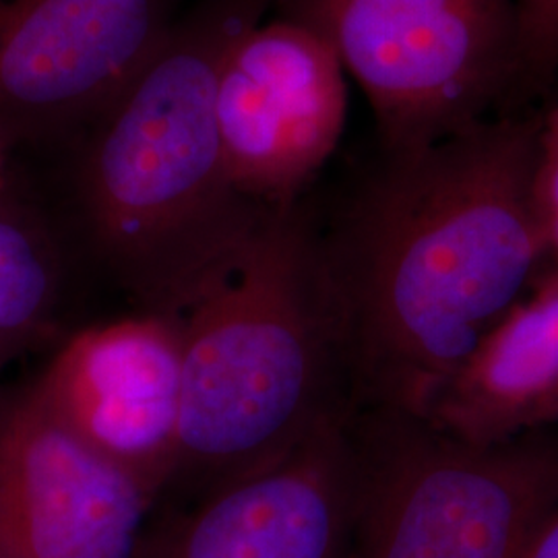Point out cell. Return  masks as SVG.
Masks as SVG:
<instances>
[{"label":"cell","mask_w":558,"mask_h":558,"mask_svg":"<svg viewBox=\"0 0 558 558\" xmlns=\"http://www.w3.org/2000/svg\"><path fill=\"white\" fill-rule=\"evenodd\" d=\"M538 122L509 110L420 149L380 151L338 216L319 223L356 410L422 418L538 276Z\"/></svg>","instance_id":"6da1fadb"},{"label":"cell","mask_w":558,"mask_h":558,"mask_svg":"<svg viewBox=\"0 0 558 558\" xmlns=\"http://www.w3.org/2000/svg\"><path fill=\"white\" fill-rule=\"evenodd\" d=\"M530 203L542 248V267L558 269V100L539 112Z\"/></svg>","instance_id":"4fadbf2b"},{"label":"cell","mask_w":558,"mask_h":558,"mask_svg":"<svg viewBox=\"0 0 558 558\" xmlns=\"http://www.w3.org/2000/svg\"><path fill=\"white\" fill-rule=\"evenodd\" d=\"M191 0H0V129L64 149L168 40Z\"/></svg>","instance_id":"8992f818"},{"label":"cell","mask_w":558,"mask_h":558,"mask_svg":"<svg viewBox=\"0 0 558 558\" xmlns=\"http://www.w3.org/2000/svg\"><path fill=\"white\" fill-rule=\"evenodd\" d=\"M21 149L25 147L20 141L13 140L0 129V199L21 191L17 180V158Z\"/></svg>","instance_id":"9a60e30c"},{"label":"cell","mask_w":558,"mask_h":558,"mask_svg":"<svg viewBox=\"0 0 558 558\" xmlns=\"http://www.w3.org/2000/svg\"><path fill=\"white\" fill-rule=\"evenodd\" d=\"M521 25L519 94L544 92L558 73V0H518Z\"/></svg>","instance_id":"5bb4252c"},{"label":"cell","mask_w":558,"mask_h":558,"mask_svg":"<svg viewBox=\"0 0 558 558\" xmlns=\"http://www.w3.org/2000/svg\"><path fill=\"white\" fill-rule=\"evenodd\" d=\"M352 414L143 536L137 558H348L356 513Z\"/></svg>","instance_id":"30bf717a"},{"label":"cell","mask_w":558,"mask_h":558,"mask_svg":"<svg viewBox=\"0 0 558 558\" xmlns=\"http://www.w3.org/2000/svg\"><path fill=\"white\" fill-rule=\"evenodd\" d=\"M356 513L348 558H521L558 500V430L499 445L414 414L354 410Z\"/></svg>","instance_id":"277c9868"},{"label":"cell","mask_w":558,"mask_h":558,"mask_svg":"<svg viewBox=\"0 0 558 558\" xmlns=\"http://www.w3.org/2000/svg\"><path fill=\"white\" fill-rule=\"evenodd\" d=\"M274 7L191 0L160 50L62 149L69 236L145 313L180 317L269 209L230 180L218 83L232 44Z\"/></svg>","instance_id":"7a4b0ae2"},{"label":"cell","mask_w":558,"mask_h":558,"mask_svg":"<svg viewBox=\"0 0 558 558\" xmlns=\"http://www.w3.org/2000/svg\"><path fill=\"white\" fill-rule=\"evenodd\" d=\"M32 389L66 430L154 499L170 488L184 393L179 317L141 311L85 327Z\"/></svg>","instance_id":"ba28073f"},{"label":"cell","mask_w":558,"mask_h":558,"mask_svg":"<svg viewBox=\"0 0 558 558\" xmlns=\"http://www.w3.org/2000/svg\"><path fill=\"white\" fill-rule=\"evenodd\" d=\"M521 558H558V500L539 523L534 538Z\"/></svg>","instance_id":"2e32d148"},{"label":"cell","mask_w":558,"mask_h":558,"mask_svg":"<svg viewBox=\"0 0 558 558\" xmlns=\"http://www.w3.org/2000/svg\"><path fill=\"white\" fill-rule=\"evenodd\" d=\"M154 502L32 387L0 391V558H137Z\"/></svg>","instance_id":"9c48e42d"},{"label":"cell","mask_w":558,"mask_h":558,"mask_svg":"<svg viewBox=\"0 0 558 558\" xmlns=\"http://www.w3.org/2000/svg\"><path fill=\"white\" fill-rule=\"evenodd\" d=\"M422 418L470 445H499L557 426L558 269H539L440 385Z\"/></svg>","instance_id":"8fae6325"},{"label":"cell","mask_w":558,"mask_h":558,"mask_svg":"<svg viewBox=\"0 0 558 558\" xmlns=\"http://www.w3.org/2000/svg\"><path fill=\"white\" fill-rule=\"evenodd\" d=\"M327 41L373 110L380 151L433 145L519 96L518 0H276Z\"/></svg>","instance_id":"5b68a950"},{"label":"cell","mask_w":558,"mask_h":558,"mask_svg":"<svg viewBox=\"0 0 558 558\" xmlns=\"http://www.w3.org/2000/svg\"><path fill=\"white\" fill-rule=\"evenodd\" d=\"M348 75L306 25L274 15L232 44L218 83V131L232 184L246 199H304L338 149Z\"/></svg>","instance_id":"52a82bcc"},{"label":"cell","mask_w":558,"mask_h":558,"mask_svg":"<svg viewBox=\"0 0 558 558\" xmlns=\"http://www.w3.org/2000/svg\"><path fill=\"white\" fill-rule=\"evenodd\" d=\"M179 319L184 393L170 486L203 499L356 410L343 315L306 201L269 207Z\"/></svg>","instance_id":"3957f363"},{"label":"cell","mask_w":558,"mask_h":558,"mask_svg":"<svg viewBox=\"0 0 558 558\" xmlns=\"http://www.w3.org/2000/svg\"><path fill=\"white\" fill-rule=\"evenodd\" d=\"M66 236L17 191L0 199V371L57 323Z\"/></svg>","instance_id":"7c38bea8"}]
</instances>
